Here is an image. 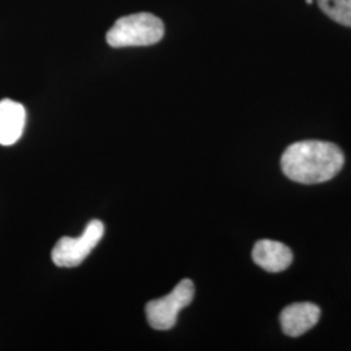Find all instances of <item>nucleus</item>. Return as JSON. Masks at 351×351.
I'll return each mask as SVG.
<instances>
[{
	"instance_id": "1",
	"label": "nucleus",
	"mask_w": 351,
	"mask_h": 351,
	"mask_svg": "<svg viewBox=\"0 0 351 351\" xmlns=\"http://www.w3.org/2000/svg\"><path fill=\"white\" fill-rule=\"evenodd\" d=\"M345 163L337 145L326 141H301L281 156V169L289 180L304 185L322 184L339 175Z\"/></svg>"
},
{
	"instance_id": "2",
	"label": "nucleus",
	"mask_w": 351,
	"mask_h": 351,
	"mask_svg": "<svg viewBox=\"0 0 351 351\" xmlns=\"http://www.w3.org/2000/svg\"><path fill=\"white\" fill-rule=\"evenodd\" d=\"M164 37L163 21L147 12L119 19L107 33V43L113 49L151 46Z\"/></svg>"
},
{
	"instance_id": "3",
	"label": "nucleus",
	"mask_w": 351,
	"mask_h": 351,
	"mask_svg": "<svg viewBox=\"0 0 351 351\" xmlns=\"http://www.w3.org/2000/svg\"><path fill=\"white\" fill-rule=\"evenodd\" d=\"M194 282L184 278L168 295L149 302L146 304V317L150 326L156 330L172 329L178 314L194 300Z\"/></svg>"
},
{
	"instance_id": "4",
	"label": "nucleus",
	"mask_w": 351,
	"mask_h": 351,
	"mask_svg": "<svg viewBox=\"0 0 351 351\" xmlns=\"http://www.w3.org/2000/svg\"><path fill=\"white\" fill-rule=\"evenodd\" d=\"M103 236L104 226L101 220L90 221L80 237H63L56 242L51 252L52 262L63 268L80 265L97 247Z\"/></svg>"
},
{
	"instance_id": "5",
	"label": "nucleus",
	"mask_w": 351,
	"mask_h": 351,
	"mask_svg": "<svg viewBox=\"0 0 351 351\" xmlns=\"http://www.w3.org/2000/svg\"><path fill=\"white\" fill-rule=\"evenodd\" d=\"M320 314V307L311 302L291 303L280 314L281 329L289 337H300L317 324Z\"/></svg>"
},
{
	"instance_id": "6",
	"label": "nucleus",
	"mask_w": 351,
	"mask_h": 351,
	"mask_svg": "<svg viewBox=\"0 0 351 351\" xmlns=\"http://www.w3.org/2000/svg\"><path fill=\"white\" fill-rule=\"evenodd\" d=\"M252 259L264 271L278 274L290 267L293 262V252L282 242L261 239L252 249Z\"/></svg>"
},
{
	"instance_id": "7",
	"label": "nucleus",
	"mask_w": 351,
	"mask_h": 351,
	"mask_svg": "<svg viewBox=\"0 0 351 351\" xmlns=\"http://www.w3.org/2000/svg\"><path fill=\"white\" fill-rule=\"evenodd\" d=\"M26 124L25 107L12 99L0 101V145L12 146L21 138Z\"/></svg>"
},
{
	"instance_id": "8",
	"label": "nucleus",
	"mask_w": 351,
	"mask_h": 351,
	"mask_svg": "<svg viewBox=\"0 0 351 351\" xmlns=\"http://www.w3.org/2000/svg\"><path fill=\"white\" fill-rule=\"evenodd\" d=\"M317 5L337 24L351 27V0H317Z\"/></svg>"
},
{
	"instance_id": "9",
	"label": "nucleus",
	"mask_w": 351,
	"mask_h": 351,
	"mask_svg": "<svg viewBox=\"0 0 351 351\" xmlns=\"http://www.w3.org/2000/svg\"><path fill=\"white\" fill-rule=\"evenodd\" d=\"M306 3H307V4H313L314 0H306Z\"/></svg>"
}]
</instances>
